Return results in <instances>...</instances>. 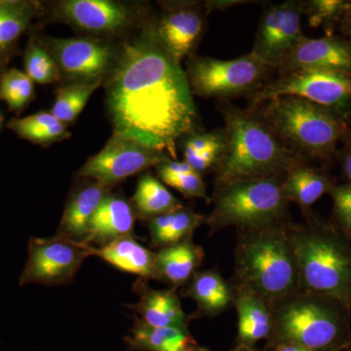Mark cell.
I'll use <instances>...</instances> for the list:
<instances>
[{
	"label": "cell",
	"mask_w": 351,
	"mask_h": 351,
	"mask_svg": "<svg viewBox=\"0 0 351 351\" xmlns=\"http://www.w3.org/2000/svg\"><path fill=\"white\" fill-rule=\"evenodd\" d=\"M113 135L164 152L176 160V145L196 131L197 110L186 71L157 38L147 17L121 41L105 83Z\"/></svg>",
	"instance_id": "cell-1"
},
{
	"label": "cell",
	"mask_w": 351,
	"mask_h": 351,
	"mask_svg": "<svg viewBox=\"0 0 351 351\" xmlns=\"http://www.w3.org/2000/svg\"><path fill=\"white\" fill-rule=\"evenodd\" d=\"M225 149L215 168L216 186L228 182L282 177L302 159L279 141L255 108L223 101Z\"/></svg>",
	"instance_id": "cell-2"
},
{
	"label": "cell",
	"mask_w": 351,
	"mask_h": 351,
	"mask_svg": "<svg viewBox=\"0 0 351 351\" xmlns=\"http://www.w3.org/2000/svg\"><path fill=\"white\" fill-rule=\"evenodd\" d=\"M292 228L289 221L237 232L232 282L251 289L271 307L300 290Z\"/></svg>",
	"instance_id": "cell-3"
},
{
	"label": "cell",
	"mask_w": 351,
	"mask_h": 351,
	"mask_svg": "<svg viewBox=\"0 0 351 351\" xmlns=\"http://www.w3.org/2000/svg\"><path fill=\"white\" fill-rule=\"evenodd\" d=\"M252 108L289 151L306 161L332 162L351 129L331 110L300 97L278 96Z\"/></svg>",
	"instance_id": "cell-4"
},
{
	"label": "cell",
	"mask_w": 351,
	"mask_h": 351,
	"mask_svg": "<svg viewBox=\"0 0 351 351\" xmlns=\"http://www.w3.org/2000/svg\"><path fill=\"white\" fill-rule=\"evenodd\" d=\"M267 341L318 351H343L351 343V308L343 302L299 290L271 307Z\"/></svg>",
	"instance_id": "cell-5"
},
{
	"label": "cell",
	"mask_w": 351,
	"mask_h": 351,
	"mask_svg": "<svg viewBox=\"0 0 351 351\" xmlns=\"http://www.w3.org/2000/svg\"><path fill=\"white\" fill-rule=\"evenodd\" d=\"M300 290L343 302L351 308V241L332 221L311 215L292 228Z\"/></svg>",
	"instance_id": "cell-6"
},
{
	"label": "cell",
	"mask_w": 351,
	"mask_h": 351,
	"mask_svg": "<svg viewBox=\"0 0 351 351\" xmlns=\"http://www.w3.org/2000/svg\"><path fill=\"white\" fill-rule=\"evenodd\" d=\"M282 177L228 182L216 186L214 208L206 216L210 232L226 228L257 230L289 221V202L284 198Z\"/></svg>",
	"instance_id": "cell-7"
},
{
	"label": "cell",
	"mask_w": 351,
	"mask_h": 351,
	"mask_svg": "<svg viewBox=\"0 0 351 351\" xmlns=\"http://www.w3.org/2000/svg\"><path fill=\"white\" fill-rule=\"evenodd\" d=\"M271 69L252 52L226 61L193 55L186 60V73L193 95L228 101L253 98L269 80Z\"/></svg>",
	"instance_id": "cell-8"
},
{
	"label": "cell",
	"mask_w": 351,
	"mask_h": 351,
	"mask_svg": "<svg viewBox=\"0 0 351 351\" xmlns=\"http://www.w3.org/2000/svg\"><path fill=\"white\" fill-rule=\"evenodd\" d=\"M278 96L306 99L351 121V73L304 69L278 73L267 80L253 98L250 108Z\"/></svg>",
	"instance_id": "cell-9"
},
{
	"label": "cell",
	"mask_w": 351,
	"mask_h": 351,
	"mask_svg": "<svg viewBox=\"0 0 351 351\" xmlns=\"http://www.w3.org/2000/svg\"><path fill=\"white\" fill-rule=\"evenodd\" d=\"M39 43L54 60L61 76V85L104 84L117 64L121 47V41L94 36L43 38Z\"/></svg>",
	"instance_id": "cell-10"
},
{
	"label": "cell",
	"mask_w": 351,
	"mask_h": 351,
	"mask_svg": "<svg viewBox=\"0 0 351 351\" xmlns=\"http://www.w3.org/2000/svg\"><path fill=\"white\" fill-rule=\"evenodd\" d=\"M52 15L77 31L107 38L138 29L147 20L140 7L113 0H62L52 4Z\"/></svg>",
	"instance_id": "cell-11"
},
{
	"label": "cell",
	"mask_w": 351,
	"mask_h": 351,
	"mask_svg": "<svg viewBox=\"0 0 351 351\" xmlns=\"http://www.w3.org/2000/svg\"><path fill=\"white\" fill-rule=\"evenodd\" d=\"M87 257L89 254L82 242L71 241L58 235L48 239L32 237L27 246V263L20 276V286L69 285Z\"/></svg>",
	"instance_id": "cell-12"
},
{
	"label": "cell",
	"mask_w": 351,
	"mask_h": 351,
	"mask_svg": "<svg viewBox=\"0 0 351 351\" xmlns=\"http://www.w3.org/2000/svg\"><path fill=\"white\" fill-rule=\"evenodd\" d=\"M168 159L172 158L164 152L112 134L105 147L77 171L76 177L113 186Z\"/></svg>",
	"instance_id": "cell-13"
},
{
	"label": "cell",
	"mask_w": 351,
	"mask_h": 351,
	"mask_svg": "<svg viewBox=\"0 0 351 351\" xmlns=\"http://www.w3.org/2000/svg\"><path fill=\"white\" fill-rule=\"evenodd\" d=\"M163 10L154 19L157 38L166 51L181 62L195 55L206 27L204 2H163Z\"/></svg>",
	"instance_id": "cell-14"
},
{
	"label": "cell",
	"mask_w": 351,
	"mask_h": 351,
	"mask_svg": "<svg viewBox=\"0 0 351 351\" xmlns=\"http://www.w3.org/2000/svg\"><path fill=\"white\" fill-rule=\"evenodd\" d=\"M278 73L304 69L351 73V39L326 36L306 38L283 58L277 66Z\"/></svg>",
	"instance_id": "cell-15"
},
{
	"label": "cell",
	"mask_w": 351,
	"mask_h": 351,
	"mask_svg": "<svg viewBox=\"0 0 351 351\" xmlns=\"http://www.w3.org/2000/svg\"><path fill=\"white\" fill-rule=\"evenodd\" d=\"M138 295L137 304L129 306L145 324L154 328L189 329L191 316L182 309L177 289H154L147 280L138 278L134 285Z\"/></svg>",
	"instance_id": "cell-16"
},
{
	"label": "cell",
	"mask_w": 351,
	"mask_h": 351,
	"mask_svg": "<svg viewBox=\"0 0 351 351\" xmlns=\"http://www.w3.org/2000/svg\"><path fill=\"white\" fill-rule=\"evenodd\" d=\"M136 219L131 200L110 193L92 217L83 243L101 247L123 237H134Z\"/></svg>",
	"instance_id": "cell-17"
},
{
	"label": "cell",
	"mask_w": 351,
	"mask_h": 351,
	"mask_svg": "<svg viewBox=\"0 0 351 351\" xmlns=\"http://www.w3.org/2000/svg\"><path fill=\"white\" fill-rule=\"evenodd\" d=\"M82 180L69 195L56 234L75 242L84 241L92 217L112 189L93 180Z\"/></svg>",
	"instance_id": "cell-18"
},
{
	"label": "cell",
	"mask_w": 351,
	"mask_h": 351,
	"mask_svg": "<svg viewBox=\"0 0 351 351\" xmlns=\"http://www.w3.org/2000/svg\"><path fill=\"white\" fill-rule=\"evenodd\" d=\"M336 186L326 171L300 159L283 176L281 189L284 198L289 203L294 202L306 215H313L311 208Z\"/></svg>",
	"instance_id": "cell-19"
},
{
	"label": "cell",
	"mask_w": 351,
	"mask_h": 351,
	"mask_svg": "<svg viewBox=\"0 0 351 351\" xmlns=\"http://www.w3.org/2000/svg\"><path fill=\"white\" fill-rule=\"evenodd\" d=\"M233 284L237 311V345L255 346L263 339H269L274 326L271 306L265 300L240 284Z\"/></svg>",
	"instance_id": "cell-20"
},
{
	"label": "cell",
	"mask_w": 351,
	"mask_h": 351,
	"mask_svg": "<svg viewBox=\"0 0 351 351\" xmlns=\"http://www.w3.org/2000/svg\"><path fill=\"white\" fill-rule=\"evenodd\" d=\"M82 244L89 256L103 258L115 269L135 274L145 280H159L156 253L143 246L135 237H123L101 247Z\"/></svg>",
	"instance_id": "cell-21"
},
{
	"label": "cell",
	"mask_w": 351,
	"mask_h": 351,
	"mask_svg": "<svg viewBox=\"0 0 351 351\" xmlns=\"http://www.w3.org/2000/svg\"><path fill=\"white\" fill-rule=\"evenodd\" d=\"M182 295L195 301L198 314L216 317L234 304V287L216 269L197 270L182 291Z\"/></svg>",
	"instance_id": "cell-22"
},
{
	"label": "cell",
	"mask_w": 351,
	"mask_h": 351,
	"mask_svg": "<svg viewBox=\"0 0 351 351\" xmlns=\"http://www.w3.org/2000/svg\"><path fill=\"white\" fill-rule=\"evenodd\" d=\"M156 256L159 281L178 289L184 287L197 271L204 260L205 252L193 239H189L159 249Z\"/></svg>",
	"instance_id": "cell-23"
},
{
	"label": "cell",
	"mask_w": 351,
	"mask_h": 351,
	"mask_svg": "<svg viewBox=\"0 0 351 351\" xmlns=\"http://www.w3.org/2000/svg\"><path fill=\"white\" fill-rule=\"evenodd\" d=\"M124 341L131 351H214L200 346L189 329L154 328L138 318Z\"/></svg>",
	"instance_id": "cell-24"
},
{
	"label": "cell",
	"mask_w": 351,
	"mask_h": 351,
	"mask_svg": "<svg viewBox=\"0 0 351 351\" xmlns=\"http://www.w3.org/2000/svg\"><path fill=\"white\" fill-rule=\"evenodd\" d=\"M206 223V216L182 206L147 221L152 245L156 248L181 243L193 239L195 232Z\"/></svg>",
	"instance_id": "cell-25"
},
{
	"label": "cell",
	"mask_w": 351,
	"mask_h": 351,
	"mask_svg": "<svg viewBox=\"0 0 351 351\" xmlns=\"http://www.w3.org/2000/svg\"><path fill=\"white\" fill-rule=\"evenodd\" d=\"M131 203L137 218L147 221L184 206L181 201L149 172L141 176Z\"/></svg>",
	"instance_id": "cell-26"
},
{
	"label": "cell",
	"mask_w": 351,
	"mask_h": 351,
	"mask_svg": "<svg viewBox=\"0 0 351 351\" xmlns=\"http://www.w3.org/2000/svg\"><path fill=\"white\" fill-rule=\"evenodd\" d=\"M38 4L32 1H0V62L13 50L18 39L38 13Z\"/></svg>",
	"instance_id": "cell-27"
},
{
	"label": "cell",
	"mask_w": 351,
	"mask_h": 351,
	"mask_svg": "<svg viewBox=\"0 0 351 351\" xmlns=\"http://www.w3.org/2000/svg\"><path fill=\"white\" fill-rule=\"evenodd\" d=\"M7 126L20 138L44 147L62 142L71 136L68 125L59 121L50 112H38L24 119H12Z\"/></svg>",
	"instance_id": "cell-28"
},
{
	"label": "cell",
	"mask_w": 351,
	"mask_h": 351,
	"mask_svg": "<svg viewBox=\"0 0 351 351\" xmlns=\"http://www.w3.org/2000/svg\"><path fill=\"white\" fill-rule=\"evenodd\" d=\"M156 168L160 181L179 191L184 197L202 198L210 202L202 176L184 160L168 159Z\"/></svg>",
	"instance_id": "cell-29"
},
{
	"label": "cell",
	"mask_w": 351,
	"mask_h": 351,
	"mask_svg": "<svg viewBox=\"0 0 351 351\" xmlns=\"http://www.w3.org/2000/svg\"><path fill=\"white\" fill-rule=\"evenodd\" d=\"M304 15L302 0H287L285 17L272 46L267 64L277 69L283 58L287 56L302 41L306 38L302 31L301 20Z\"/></svg>",
	"instance_id": "cell-30"
},
{
	"label": "cell",
	"mask_w": 351,
	"mask_h": 351,
	"mask_svg": "<svg viewBox=\"0 0 351 351\" xmlns=\"http://www.w3.org/2000/svg\"><path fill=\"white\" fill-rule=\"evenodd\" d=\"M101 83H71L58 87L50 112L62 123L69 125L80 117L92 94Z\"/></svg>",
	"instance_id": "cell-31"
},
{
	"label": "cell",
	"mask_w": 351,
	"mask_h": 351,
	"mask_svg": "<svg viewBox=\"0 0 351 351\" xmlns=\"http://www.w3.org/2000/svg\"><path fill=\"white\" fill-rule=\"evenodd\" d=\"M286 7L287 1L270 4L263 10L261 17L255 43L251 52L265 64H267L269 62L272 46L285 17Z\"/></svg>",
	"instance_id": "cell-32"
},
{
	"label": "cell",
	"mask_w": 351,
	"mask_h": 351,
	"mask_svg": "<svg viewBox=\"0 0 351 351\" xmlns=\"http://www.w3.org/2000/svg\"><path fill=\"white\" fill-rule=\"evenodd\" d=\"M24 63L25 75L34 82L46 85L61 80L54 60L38 39L32 38L27 43Z\"/></svg>",
	"instance_id": "cell-33"
},
{
	"label": "cell",
	"mask_w": 351,
	"mask_h": 351,
	"mask_svg": "<svg viewBox=\"0 0 351 351\" xmlns=\"http://www.w3.org/2000/svg\"><path fill=\"white\" fill-rule=\"evenodd\" d=\"M350 7L346 0H308L302 1L304 15L313 27H322L326 36H332L335 27Z\"/></svg>",
	"instance_id": "cell-34"
},
{
	"label": "cell",
	"mask_w": 351,
	"mask_h": 351,
	"mask_svg": "<svg viewBox=\"0 0 351 351\" xmlns=\"http://www.w3.org/2000/svg\"><path fill=\"white\" fill-rule=\"evenodd\" d=\"M34 82L25 73L11 69L3 73L0 82V99L10 110L20 112L34 98Z\"/></svg>",
	"instance_id": "cell-35"
},
{
	"label": "cell",
	"mask_w": 351,
	"mask_h": 351,
	"mask_svg": "<svg viewBox=\"0 0 351 351\" xmlns=\"http://www.w3.org/2000/svg\"><path fill=\"white\" fill-rule=\"evenodd\" d=\"M329 195L332 199L335 226L351 241V184H336Z\"/></svg>",
	"instance_id": "cell-36"
},
{
	"label": "cell",
	"mask_w": 351,
	"mask_h": 351,
	"mask_svg": "<svg viewBox=\"0 0 351 351\" xmlns=\"http://www.w3.org/2000/svg\"><path fill=\"white\" fill-rule=\"evenodd\" d=\"M225 138L223 128L210 132L195 131L182 138V151L184 160L196 156L212 145Z\"/></svg>",
	"instance_id": "cell-37"
},
{
	"label": "cell",
	"mask_w": 351,
	"mask_h": 351,
	"mask_svg": "<svg viewBox=\"0 0 351 351\" xmlns=\"http://www.w3.org/2000/svg\"><path fill=\"white\" fill-rule=\"evenodd\" d=\"M341 145V147L338 149L336 158L341 164L346 179L351 184V129Z\"/></svg>",
	"instance_id": "cell-38"
},
{
	"label": "cell",
	"mask_w": 351,
	"mask_h": 351,
	"mask_svg": "<svg viewBox=\"0 0 351 351\" xmlns=\"http://www.w3.org/2000/svg\"><path fill=\"white\" fill-rule=\"evenodd\" d=\"M257 3V1L249 0H209L204 2V8L207 15L213 11H225L226 9L243 4Z\"/></svg>",
	"instance_id": "cell-39"
},
{
	"label": "cell",
	"mask_w": 351,
	"mask_h": 351,
	"mask_svg": "<svg viewBox=\"0 0 351 351\" xmlns=\"http://www.w3.org/2000/svg\"><path fill=\"white\" fill-rule=\"evenodd\" d=\"M338 27L345 38L351 39V4L339 21Z\"/></svg>",
	"instance_id": "cell-40"
},
{
	"label": "cell",
	"mask_w": 351,
	"mask_h": 351,
	"mask_svg": "<svg viewBox=\"0 0 351 351\" xmlns=\"http://www.w3.org/2000/svg\"><path fill=\"white\" fill-rule=\"evenodd\" d=\"M267 348L269 351H318L301 346L290 345V343H274V345H269Z\"/></svg>",
	"instance_id": "cell-41"
},
{
	"label": "cell",
	"mask_w": 351,
	"mask_h": 351,
	"mask_svg": "<svg viewBox=\"0 0 351 351\" xmlns=\"http://www.w3.org/2000/svg\"><path fill=\"white\" fill-rule=\"evenodd\" d=\"M230 351H260L258 350L255 346H248L244 345H237L234 346V348L230 350Z\"/></svg>",
	"instance_id": "cell-42"
},
{
	"label": "cell",
	"mask_w": 351,
	"mask_h": 351,
	"mask_svg": "<svg viewBox=\"0 0 351 351\" xmlns=\"http://www.w3.org/2000/svg\"><path fill=\"white\" fill-rule=\"evenodd\" d=\"M2 64H3V63H1V62H0V82H1V78H2V76H3V73H2V71H1Z\"/></svg>",
	"instance_id": "cell-43"
},
{
	"label": "cell",
	"mask_w": 351,
	"mask_h": 351,
	"mask_svg": "<svg viewBox=\"0 0 351 351\" xmlns=\"http://www.w3.org/2000/svg\"><path fill=\"white\" fill-rule=\"evenodd\" d=\"M3 117H2L1 113H0V128H1L2 123H3Z\"/></svg>",
	"instance_id": "cell-44"
},
{
	"label": "cell",
	"mask_w": 351,
	"mask_h": 351,
	"mask_svg": "<svg viewBox=\"0 0 351 351\" xmlns=\"http://www.w3.org/2000/svg\"><path fill=\"white\" fill-rule=\"evenodd\" d=\"M346 351H351V343L350 345L348 346V348L346 350Z\"/></svg>",
	"instance_id": "cell-45"
},
{
	"label": "cell",
	"mask_w": 351,
	"mask_h": 351,
	"mask_svg": "<svg viewBox=\"0 0 351 351\" xmlns=\"http://www.w3.org/2000/svg\"><path fill=\"white\" fill-rule=\"evenodd\" d=\"M350 126H351V121H350Z\"/></svg>",
	"instance_id": "cell-46"
},
{
	"label": "cell",
	"mask_w": 351,
	"mask_h": 351,
	"mask_svg": "<svg viewBox=\"0 0 351 351\" xmlns=\"http://www.w3.org/2000/svg\"><path fill=\"white\" fill-rule=\"evenodd\" d=\"M350 4H351V1H350Z\"/></svg>",
	"instance_id": "cell-47"
}]
</instances>
